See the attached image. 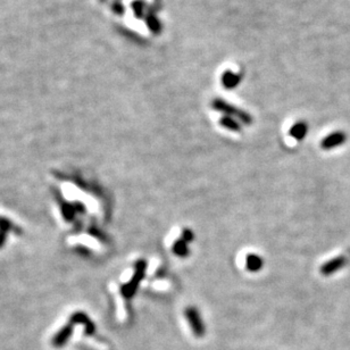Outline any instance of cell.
<instances>
[{"label": "cell", "mask_w": 350, "mask_h": 350, "mask_svg": "<svg viewBox=\"0 0 350 350\" xmlns=\"http://www.w3.org/2000/svg\"><path fill=\"white\" fill-rule=\"evenodd\" d=\"M289 133L293 139L301 141L305 139L308 133V124L303 121H299L297 123H294L293 125L290 127Z\"/></svg>", "instance_id": "obj_8"}, {"label": "cell", "mask_w": 350, "mask_h": 350, "mask_svg": "<svg viewBox=\"0 0 350 350\" xmlns=\"http://www.w3.org/2000/svg\"><path fill=\"white\" fill-rule=\"evenodd\" d=\"M181 239H183L184 241H187L188 243L192 242L195 240V233H193L190 229H183V231L181 233Z\"/></svg>", "instance_id": "obj_14"}, {"label": "cell", "mask_w": 350, "mask_h": 350, "mask_svg": "<svg viewBox=\"0 0 350 350\" xmlns=\"http://www.w3.org/2000/svg\"><path fill=\"white\" fill-rule=\"evenodd\" d=\"M242 81V75L240 73H234L232 71H225L222 77H221V82H222V85L228 90L236 89V88L241 83Z\"/></svg>", "instance_id": "obj_6"}, {"label": "cell", "mask_w": 350, "mask_h": 350, "mask_svg": "<svg viewBox=\"0 0 350 350\" xmlns=\"http://www.w3.org/2000/svg\"><path fill=\"white\" fill-rule=\"evenodd\" d=\"M246 270L251 272V273H256V272H259L262 266H264V260H262L261 257L257 254H248L246 256L245 260Z\"/></svg>", "instance_id": "obj_7"}, {"label": "cell", "mask_w": 350, "mask_h": 350, "mask_svg": "<svg viewBox=\"0 0 350 350\" xmlns=\"http://www.w3.org/2000/svg\"><path fill=\"white\" fill-rule=\"evenodd\" d=\"M347 140V137L341 131H337L333 133H330L329 136H326L321 142V147L324 150H331L337 148V147L343 145Z\"/></svg>", "instance_id": "obj_4"}, {"label": "cell", "mask_w": 350, "mask_h": 350, "mask_svg": "<svg viewBox=\"0 0 350 350\" xmlns=\"http://www.w3.org/2000/svg\"><path fill=\"white\" fill-rule=\"evenodd\" d=\"M172 251L175 256L180 257V258H186V257L190 255L189 243L187 241H184L181 238L174 241L172 246Z\"/></svg>", "instance_id": "obj_9"}, {"label": "cell", "mask_w": 350, "mask_h": 350, "mask_svg": "<svg viewBox=\"0 0 350 350\" xmlns=\"http://www.w3.org/2000/svg\"><path fill=\"white\" fill-rule=\"evenodd\" d=\"M184 315H186L189 324H190L191 329L193 331V333L198 335V337H200V335L205 333L204 322H202L201 320L199 311H198L196 307H192V306L188 307L187 310L184 311Z\"/></svg>", "instance_id": "obj_3"}, {"label": "cell", "mask_w": 350, "mask_h": 350, "mask_svg": "<svg viewBox=\"0 0 350 350\" xmlns=\"http://www.w3.org/2000/svg\"><path fill=\"white\" fill-rule=\"evenodd\" d=\"M347 264V258L344 256L335 257L333 259H330L323 265L321 266V273L324 276H329L331 274L335 273L342 269V267Z\"/></svg>", "instance_id": "obj_5"}, {"label": "cell", "mask_w": 350, "mask_h": 350, "mask_svg": "<svg viewBox=\"0 0 350 350\" xmlns=\"http://www.w3.org/2000/svg\"><path fill=\"white\" fill-rule=\"evenodd\" d=\"M133 11H135L137 17H142V16H144L145 3L141 2V0H137V2L133 3Z\"/></svg>", "instance_id": "obj_13"}, {"label": "cell", "mask_w": 350, "mask_h": 350, "mask_svg": "<svg viewBox=\"0 0 350 350\" xmlns=\"http://www.w3.org/2000/svg\"><path fill=\"white\" fill-rule=\"evenodd\" d=\"M220 125L232 132H241L242 130V124L240 122H238L234 117L227 116V115L220 118Z\"/></svg>", "instance_id": "obj_10"}, {"label": "cell", "mask_w": 350, "mask_h": 350, "mask_svg": "<svg viewBox=\"0 0 350 350\" xmlns=\"http://www.w3.org/2000/svg\"><path fill=\"white\" fill-rule=\"evenodd\" d=\"M147 25H148L149 30L153 32L155 34H160L162 33V23L159 22V20L155 15H149L147 17Z\"/></svg>", "instance_id": "obj_12"}, {"label": "cell", "mask_w": 350, "mask_h": 350, "mask_svg": "<svg viewBox=\"0 0 350 350\" xmlns=\"http://www.w3.org/2000/svg\"><path fill=\"white\" fill-rule=\"evenodd\" d=\"M147 270V261L141 259L137 262L136 265V270H135V274H133V278L130 280V282L127 284L124 285L122 288V293L123 296L125 298H132L135 296V293L138 289V285L140 284V282L144 279L145 273Z\"/></svg>", "instance_id": "obj_2"}, {"label": "cell", "mask_w": 350, "mask_h": 350, "mask_svg": "<svg viewBox=\"0 0 350 350\" xmlns=\"http://www.w3.org/2000/svg\"><path fill=\"white\" fill-rule=\"evenodd\" d=\"M211 107L217 112H221L227 116H231L234 118H238L241 124H246V125H250L252 124V116L247 113L246 110H242L240 108L236 107L232 104H229L228 101L221 98H215L211 101Z\"/></svg>", "instance_id": "obj_1"}, {"label": "cell", "mask_w": 350, "mask_h": 350, "mask_svg": "<svg viewBox=\"0 0 350 350\" xmlns=\"http://www.w3.org/2000/svg\"><path fill=\"white\" fill-rule=\"evenodd\" d=\"M71 334H72V328H71V326H65V328L62 329L56 335H55V338L53 340V344H54L55 347H57V348L64 346V344H65L68 341V339H70Z\"/></svg>", "instance_id": "obj_11"}]
</instances>
